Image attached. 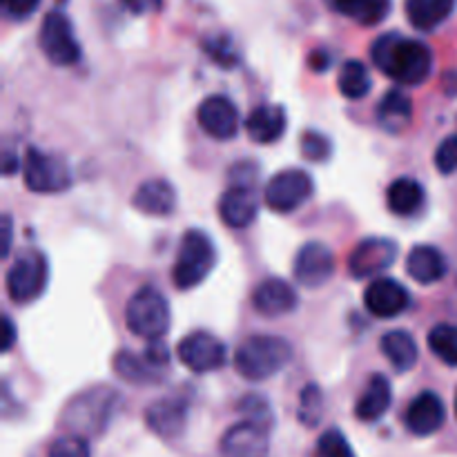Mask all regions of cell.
<instances>
[{
    "label": "cell",
    "mask_w": 457,
    "mask_h": 457,
    "mask_svg": "<svg viewBox=\"0 0 457 457\" xmlns=\"http://www.w3.org/2000/svg\"><path fill=\"white\" fill-rule=\"evenodd\" d=\"M375 67L402 85H422L431 76L433 52L422 40L400 34H384L370 47Z\"/></svg>",
    "instance_id": "1"
},
{
    "label": "cell",
    "mask_w": 457,
    "mask_h": 457,
    "mask_svg": "<svg viewBox=\"0 0 457 457\" xmlns=\"http://www.w3.org/2000/svg\"><path fill=\"white\" fill-rule=\"evenodd\" d=\"M120 395L110 386H94L79 393L62 413V427L83 437H98L107 431Z\"/></svg>",
    "instance_id": "2"
},
{
    "label": "cell",
    "mask_w": 457,
    "mask_h": 457,
    "mask_svg": "<svg viewBox=\"0 0 457 457\" xmlns=\"http://www.w3.org/2000/svg\"><path fill=\"white\" fill-rule=\"evenodd\" d=\"M293 357V348L286 339L275 335H253L235 351V369L248 382L270 379Z\"/></svg>",
    "instance_id": "3"
},
{
    "label": "cell",
    "mask_w": 457,
    "mask_h": 457,
    "mask_svg": "<svg viewBox=\"0 0 457 457\" xmlns=\"http://www.w3.org/2000/svg\"><path fill=\"white\" fill-rule=\"evenodd\" d=\"M217 262L212 239L204 230H187L183 235L172 270V281L179 290H192L204 284Z\"/></svg>",
    "instance_id": "4"
},
{
    "label": "cell",
    "mask_w": 457,
    "mask_h": 457,
    "mask_svg": "<svg viewBox=\"0 0 457 457\" xmlns=\"http://www.w3.org/2000/svg\"><path fill=\"white\" fill-rule=\"evenodd\" d=\"M125 324L137 337L154 342L163 339L170 328V303L154 286H143L125 308Z\"/></svg>",
    "instance_id": "5"
},
{
    "label": "cell",
    "mask_w": 457,
    "mask_h": 457,
    "mask_svg": "<svg viewBox=\"0 0 457 457\" xmlns=\"http://www.w3.org/2000/svg\"><path fill=\"white\" fill-rule=\"evenodd\" d=\"M49 279V263L40 250L27 248L18 253L7 270V295L13 303H31L45 293Z\"/></svg>",
    "instance_id": "6"
},
{
    "label": "cell",
    "mask_w": 457,
    "mask_h": 457,
    "mask_svg": "<svg viewBox=\"0 0 457 457\" xmlns=\"http://www.w3.org/2000/svg\"><path fill=\"white\" fill-rule=\"evenodd\" d=\"M25 186L36 195H61L71 186V170L61 156L47 154L38 147H27L22 161Z\"/></svg>",
    "instance_id": "7"
},
{
    "label": "cell",
    "mask_w": 457,
    "mask_h": 457,
    "mask_svg": "<svg viewBox=\"0 0 457 457\" xmlns=\"http://www.w3.org/2000/svg\"><path fill=\"white\" fill-rule=\"evenodd\" d=\"M312 190H315V183L308 172L299 168L281 170L268 181L263 201L272 212L290 214L311 199Z\"/></svg>",
    "instance_id": "8"
},
{
    "label": "cell",
    "mask_w": 457,
    "mask_h": 457,
    "mask_svg": "<svg viewBox=\"0 0 457 457\" xmlns=\"http://www.w3.org/2000/svg\"><path fill=\"white\" fill-rule=\"evenodd\" d=\"M40 49L49 62L58 67H70L79 62L80 45L76 40L74 27L65 13L49 12L40 25Z\"/></svg>",
    "instance_id": "9"
},
{
    "label": "cell",
    "mask_w": 457,
    "mask_h": 457,
    "mask_svg": "<svg viewBox=\"0 0 457 457\" xmlns=\"http://www.w3.org/2000/svg\"><path fill=\"white\" fill-rule=\"evenodd\" d=\"M179 361L186 366L187 370L196 375L212 373L226 364L228 351L223 346L221 339L214 335L205 333V330H196V333L186 335L177 346Z\"/></svg>",
    "instance_id": "10"
},
{
    "label": "cell",
    "mask_w": 457,
    "mask_h": 457,
    "mask_svg": "<svg viewBox=\"0 0 457 457\" xmlns=\"http://www.w3.org/2000/svg\"><path fill=\"white\" fill-rule=\"evenodd\" d=\"M221 457H270V431L259 424L244 422L235 424L223 433L219 442Z\"/></svg>",
    "instance_id": "11"
},
{
    "label": "cell",
    "mask_w": 457,
    "mask_h": 457,
    "mask_svg": "<svg viewBox=\"0 0 457 457\" xmlns=\"http://www.w3.org/2000/svg\"><path fill=\"white\" fill-rule=\"evenodd\" d=\"M397 257V244L384 237H370L360 241L348 257V272L357 279H369L393 266Z\"/></svg>",
    "instance_id": "12"
},
{
    "label": "cell",
    "mask_w": 457,
    "mask_h": 457,
    "mask_svg": "<svg viewBox=\"0 0 457 457\" xmlns=\"http://www.w3.org/2000/svg\"><path fill=\"white\" fill-rule=\"evenodd\" d=\"M201 129L217 141H230L239 132V110L235 103L223 94L204 98L196 112Z\"/></svg>",
    "instance_id": "13"
},
{
    "label": "cell",
    "mask_w": 457,
    "mask_h": 457,
    "mask_svg": "<svg viewBox=\"0 0 457 457\" xmlns=\"http://www.w3.org/2000/svg\"><path fill=\"white\" fill-rule=\"evenodd\" d=\"M293 272L295 279H297L303 288H320V286H324L335 272L333 253H330L324 244H320V241H311V244L299 248L293 263Z\"/></svg>",
    "instance_id": "14"
},
{
    "label": "cell",
    "mask_w": 457,
    "mask_h": 457,
    "mask_svg": "<svg viewBox=\"0 0 457 457\" xmlns=\"http://www.w3.org/2000/svg\"><path fill=\"white\" fill-rule=\"evenodd\" d=\"M259 201L253 186L248 181H237L235 186L223 192L219 201V217L228 228L244 230L257 219Z\"/></svg>",
    "instance_id": "15"
},
{
    "label": "cell",
    "mask_w": 457,
    "mask_h": 457,
    "mask_svg": "<svg viewBox=\"0 0 457 457\" xmlns=\"http://www.w3.org/2000/svg\"><path fill=\"white\" fill-rule=\"evenodd\" d=\"M145 422L147 428L161 440H177L186 431L187 402L177 395L152 402L150 409L145 411Z\"/></svg>",
    "instance_id": "16"
},
{
    "label": "cell",
    "mask_w": 457,
    "mask_h": 457,
    "mask_svg": "<svg viewBox=\"0 0 457 457\" xmlns=\"http://www.w3.org/2000/svg\"><path fill=\"white\" fill-rule=\"evenodd\" d=\"M364 306L370 315L391 320L411 306V295L397 279H375L366 288Z\"/></svg>",
    "instance_id": "17"
},
{
    "label": "cell",
    "mask_w": 457,
    "mask_h": 457,
    "mask_svg": "<svg viewBox=\"0 0 457 457\" xmlns=\"http://www.w3.org/2000/svg\"><path fill=\"white\" fill-rule=\"evenodd\" d=\"M446 422L445 402L437 393L424 391L409 404L404 415V424L413 436L428 437L436 436Z\"/></svg>",
    "instance_id": "18"
},
{
    "label": "cell",
    "mask_w": 457,
    "mask_h": 457,
    "mask_svg": "<svg viewBox=\"0 0 457 457\" xmlns=\"http://www.w3.org/2000/svg\"><path fill=\"white\" fill-rule=\"evenodd\" d=\"M297 303L299 297L293 286L284 279H277V277L262 281L253 293L254 311L266 317L288 315L297 308Z\"/></svg>",
    "instance_id": "19"
},
{
    "label": "cell",
    "mask_w": 457,
    "mask_h": 457,
    "mask_svg": "<svg viewBox=\"0 0 457 457\" xmlns=\"http://www.w3.org/2000/svg\"><path fill=\"white\" fill-rule=\"evenodd\" d=\"M134 208L147 217H168L177 205V192L165 179H150L134 192Z\"/></svg>",
    "instance_id": "20"
},
{
    "label": "cell",
    "mask_w": 457,
    "mask_h": 457,
    "mask_svg": "<svg viewBox=\"0 0 457 457\" xmlns=\"http://www.w3.org/2000/svg\"><path fill=\"white\" fill-rule=\"evenodd\" d=\"M286 112L279 105H259L250 112L245 119V132L259 145H268L284 137L286 132Z\"/></svg>",
    "instance_id": "21"
},
{
    "label": "cell",
    "mask_w": 457,
    "mask_h": 457,
    "mask_svg": "<svg viewBox=\"0 0 457 457\" xmlns=\"http://www.w3.org/2000/svg\"><path fill=\"white\" fill-rule=\"evenodd\" d=\"M446 270H449V263L436 245H415L406 257V272L422 286L440 281Z\"/></svg>",
    "instance_id": "22"
},
{
    "label": "cell",
    "mask_w": 457,
    "mask_h": 457,
    "mask_svg": "<svg viewBox=\"0 0 457 457\" xmlns=\"http://www.w3.org/2000/svg\"><path fill=\"white\" fill-rule=\"evenodd\" d=\"M393 402V388L384 375H373L369 386L364 388L361 397L355 404V415L361 422H378L386 415Z\"/></svg>",
    "instance_id": "23"
},
{
    "label": "cell",
    "mask_w": 457,
    "mask_h": 457,
    "mask_svg": "<svg viewBox=\"0 0 457 457\" xmlns=\"http://www.w3.org/2000/svg\"><path fill=\"white\" fill-rule=\"evenodd\" d=\"M413 120V103L400 89H391L378 105V123L388 134H400Z\"/></svg>",
    "instance_id": "24"
},
{
    "label": "cell",
    "mask_w": 457,
    "mask_h": 457,
    "mask_svg": "<svg viewBox=\"0 0 457 457\" xmlns=\"http://www.w3.org/2000/svg\"><path fill=\"white\" fill-rule=\"evenodd\" d=\"M455 0H406V18L420 31L440 27L453 13Z\"/></svg>",
    "instance_id": "25"
},
{
    "label": "cell",
    "mask_w": 457,
    "mask_h": 457,
    "mask_svg": "<svg viewBox=\"0 0 457 457\" xmlns=\"http://www.w3.org/2000/svg\"><path fill=\"white\" fill-rule=\"evenodd\" d=\"M114 373L123 382L134 386H147V384H159L163 379V370L152 366L145 355L137 357L129 351H119L114 357Z\"/></svg>",
    "instance_id": "26"
},
{
    "label": "cell",
    "mask_w": 457,
    "mask_h": 457,
    "mask_svg": "<svg viewBox=\"0 0 457 457\" xmlns=\"http://www.w3.org/2000/svg\"><path fill=\"white\" fill-rule=\"evenodd\" d=\"M382 353L397 373H406L418 364V344L406 330H391L382 337Z\"/></svg>",
    "instance_id": "27"
},
{
    "label": "cell",
    "mask_w": 457,
    "mask_h": 457,
    "mask_svg": "<svg viewBox=\"0 0 457 457\" xmlns=\"http://www.w3.org/2000/svg\"><path fill=\"white\" fill-rule=\"evenodd\" d=\"M388 210L397 217H411L424 205V187L415 179L402 177L388 186L386 192Z\"/></svg>",
    "instance_id": "28"
},
{
    "label": "cell",
    "mask_w": 457,
    "mask_h": 457,
    "mask_svg": "<svg viewBox=\"0 0 457 457\" xmlns=\"http://www.w3.org/2000/svg\"><path fill=\"white\" fill-rule=\"evenodd\" d=\"M335 12L360 25H379L391 13V0H326Z\"/></svg>",
    "instance_id": "29"
},
{
    "label": "cell",
    "mask_w": 457,
    "mask_h": 457,
    "mask_svg": "<svg viewBox=\"0 0 457 457\" xmlns=\"http://www.w3.org/2000/svg\"><path fill=\"white\" fill-rule=\"evenodd\" d=\"M339 92L346 98H353V101H360L366 94L370 92V74L366 70L364 62L360 61H346L339 70Z\"/></svg>",
    "instance_id": "30"
},
{
    "label": "cell",
    "mask_w": 457,
    "mask_h": 457,
    "mask_svg": "<svg viewBox=\"0 0 457 457\" xmlns=\"http://www.w3.org/2000/svg\"><path fill=\"white\" fill-rule=\"evenodd\" d=\"M428 348L446 366H457V326L437 324L428 333Z\"/></svg>",
    "instance_id": "31"
},
{
    "label": "cell",
    "mask_w": 457,
    "mask_h": 457,
    "mask_svg": "<svg viewBox=\"0 0 457 457\" xmlns=\"http://www.w3.org/2000/svg\"><path fill=\"white\" fill-rule=\"evenodd\" d=\"M321 415H324V395H321V388L317 384H308L302 391V395H299L297 420L302 424H306L308 428H315L320 424Z\"/></svg>",
    "instance_id": "32"
},
{
    "label": "cell",
    "mask_w": 457,
    "mask_h": 457,
    "mask_svg": "<svg viewBox=\"0 0 457 457\" xmlns=\"http://www.w3.org/2000/svg\"><path fill=\"white\" fill-rule=\"evenodd\" d=\"M239 413L245 415L248 422L259 424V427L268 428V431H270L272 424H275L270 404H268L266 397L262 395H245L239 404Z\"/></svg>",
    "instance_id": "33"
},
{
    "label": "cell",
    "mask_w": 457,
    "mask_h": 457,
    "mask_svg": "<svg viewBox=\"0 0 457 457\" xmlns=\"http://www.w3.org/2000/svg\"><path fill=\"white\" fill-rule=\"evenodd\" d=\"M317 453L320 457H357L351 442L339 428H328L321 433V437L317 440Z\"/></svg>",
    "instance_id": "34"
},
{
    "label": "cell",
    "mask_w": 457,
    "mask_h": 457,
    "mask_svg": "<svg viewBox=\"0 0 457 457\" xmlns=\"http://www.w3.org/2000/svg\"><path fill=\"white\" fill-rule=\"evenodd\" d=\"M47 457H92V453H89L87 437L67 433L49 446Z\"/></svg>",
    "instance_id": "35"
},
{
    "label": "cell",
    "mask_w": 457,
    "mask_h": 457,
    "mask_svg": "<svg viewBox=\"0 0 457 457\" xmlns=\"http://www.w3.org/2000/svg\"><path fill=\"white\" fill-rule=\"evenodd\" d=\"M302 152L306 154V159L315 161V163H321V161H328L330 152H333V145L326 137L317 132H306L302 137Z\"/></svg>",
    "instance_id": "36"
},
{
    "label": "cell",
    "mask_w": 457,
    "mask_h": 457,
    "mask_svg": "<svg viewBox=\"0 0 457 457\" xmlns=\"http://www.w3.org/2000/svg\"><path fill=\"white\" fill-rule=\"evenodd\" d=\"M436 165L442 174L457 172V134L445 138L436 152Z\"/></svg>",
    "instance_id": "37"
},
{
    "label": "cell",
    "mask_w": 457,
    "mask_h": 457,
    "mask_svg": "<svg viewBox=\"0 0 457 457\" xmlns=\"http://www.w3.org/2000/svg\"><path fill=\"white\" fill-rule=\"evenodd\" d=\"M40 0H3V9L13 21H25L38 9Z\"/></svg>",
    "instance_id": "38"
},
{
    "label": "cell",
    "mask_w": 457,
    "mask_h": 457,
    "mask_svg": "<svg viewBox=\"0 0 457 457\" xmlns=\"http://www.w3.org/2000/svg\"><path fill=\"white\" fill-rule=\"evenodd\" d=\"M145 360L150 361L152 366H156V369L165 370L168 369V361H170V353L168 348H165L163 339H154V342H147V348H145Z\"/></svg>",
    "instance_id": "39"
},
{
    "label": "cell",
    "mask_w": 457,
    "mask_h": 457,
    "mask_svg": "<svg viewBox=\"0 0 457 457\" xmlns=\"http://www.w3.org/2000/svg\"><path fill=\"white\" fill-rule=\"evenodd\" d=\"M120 3L134 16H147V13L159 12L163 0H120Z\"/></svg>",
    "instance_id": "40"
},
{
    "label": "cell",
    "mask_w": 457,
    "mask_h": 457,
    "mask_svg": "<svg viewBox=\"0 0 457 457\" xmlns=\"http://www.w3.org/2000/svg\"><path fill=\"white\" fill-rule=\"evenodd\" d=\"M3 351L7 353L9 348L13 346V339H16V328H13L12 320L9 317H3Z\"/></svg>",
    "instance_id": "41"
},
{
    "label": "cell",
    "mask_w": 457,
    "mask_h": 457,
    "mask_svg": "<svg viewBox=\"0 0 457 457\" xmlns=\"http://www.w3.org/2000/svg\"><path fill=\"white\" fill-rule=\"evenodd\" d=\"M9 248H12V217L4 214L3 217V257H7Z\"/></svg>",
    "instance_id": "42"
},
{
    "label": "cell",
    "mask_w": 457,
    "mask_h": 457,
    "mask_svg": "<svg viewBox=\"0 0 457 457\" xmlns=\"http://www.w3.org/2000/svg\"><path fill=\"white\" fill-rule=\"evenodd\" d=\"M455 413H457V395H455Z\"/></svg>",
    "instance_id": "43"
}]
</instances>
